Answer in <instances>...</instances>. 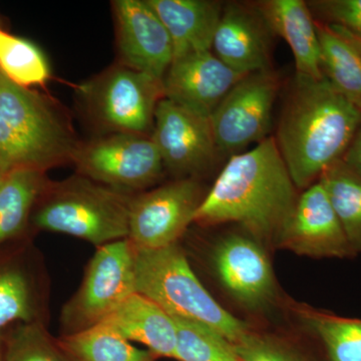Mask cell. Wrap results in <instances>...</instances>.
Masks as SVG:
<instances>
[{
	"instance_id": "4fadbf2b",
	"label": "cell",
	"mask_w": 361,
	"mask_h": 361,
	"mask_svg": "<svg viewBox=\"0 0 361 361\" xmlns=\"http://www.w3.org/2000/svg\"><path fill=\"white\" fill-rule=\"evenodd\" d=\"M121 65L163 80L172 65L167 28L147 0L113 1Z\"/></svg>"
},
{
	"instance_id": "603a6c76",
	"label": "cell",
	"mask_w": 361,
	"mask_h": 361,
	"mask_svg": "<svg viewBox=\"0 0 361 361\" xmlns=\"http://www.w3.org/2000/svg\"><path fill=\"white\" fill-rule=\"evenodd\" d=\"M318 180L326 191L353 254L361 252V173L339 160Z\"/></svg>"
},
{
	"instance_id": "f546056e",
	"label": "cell",
	"mask_w": 361,
	"mask_h": 361,
	"mask_svg": "<svg viewBox=\"0 0 361 361\" xmlns=\"http://www.w3.org/2000/svg\"><path fill=\"white\" fill-rule=\"evenodd\" d=\"M307 4L311 13L341 28L361 47V0H319Z\"/></svg>"
},
{
	"instance_id": "9c48e42d",
	"label": "cell",
	"mask_w": 361,
	"mask_h": 361,
	"mask_svg": "<svg viewBox=\"0 0 361 361\" xmlns=\"http://www.w3.org/2000/svg\"><path fill=\"white\" fill-rule=\"evenodd\" d=\"M280 85L269 68L244 75L229 90L210 116L220 153L236 155L267 139Z\"/></svg>"
},
{
	"instance_id": "7402d4cb",
	"label": "cell",
	"mask_w": 361,
	"mask_h": 361,
	"mask_svg": "<svg viewBox=\"0 0 361 361\" xmlns=\"http://www.w3.org/2000/svg\"><path fill=\"white\" fill-rule=\"evenodd\" d=\"M47 183L40 171L16 170L4 176L0 184V244L25 228Z\"/></svg>"
},
{
	"instance_id": "2e32d148",
	"label": "cell",
	"mask_w": 361,
	"mask_h": 361,
	"mask_svg": "<svg viewBox=\"0 0 361 361\" xmlns=\"http://www.w3.org/2000/svg\"><path fill=\"white\" fill-rule=\"evenodd\" d=\"M273 33L254 4H224L214 35V54L243 75L269 70Z\"/></svg>"
},
{
	"instance_id": "e0dca14e",
	"label": "cell",
	"mask_w": 361,
	"mask_h": 361,
	"mask_svg": "<svg viewBox=\"0 0 361 361\" xmlns=\"http://www.w3.org/2000/svg\"><path fill=\"white\" fill-rule=\"evenodd\" d=\"M273 35H279L293 54L297 75L324 78L316 21L307 2L302 0H265L256 2Z\"/></svg>"
},
{
	"instance_id": "4316f807",
	"label": "cell",
	"mask_w": 361,
	"mask_h": 361,
	"mask_svg": "<svg viewBox=\"0 0 361 361\" xmlns=\"http://www.w3.org/2000/svg\"><path fill=\"white\" fill-rule=\"evenodd\" d=\"M172 318L177 331L175 360L240 361L234 344L217 330L203 323Z\"/></svg>"
},
{
	"instance_id": "8fae6325",
	"label": "cell",
	"mask_w": 361,
	"mask_h": 361,
	"mask_svg": "<svg viewBox=\"0 0 361 361\" xmlns=\"http://www.w3.org/2000/svg\"><path fill=\"white\" fill-rule=\"evenodd\" d=\"M151 137L164 168L180 177L190 178L202 172L220 154L210 118L165 97L157 106Z\"/></svg>"
},
{
	"instance_id": "f1b7e54d",
	"label": "cell",
	"mask_w": 361,
	"mask_h": 361,
	"mask_svg": "<svg viewBox=\"0 0 361 361\" xmlns=\"http://www.w3.org/2000/svg\"><path fill=\"white\" fill-rule=\"evenodd\" d=\"M234 346L240 361H307L284 342L252 330Z\"/></svg>"
},
{
	"instance_id": "6da1fadb",
	"label": "cell",
	"mask_w": 361,
	"mask_h": 361,
	"mask_svg": "<svg viewBox=\"0 0 361 361\" xmlns=\"http://www.w3.org/2000/svg\"><path fill=\"white\" fill-rule=\"evenodd\" d=\"M298 197L275 137H268L255 148L232 155L204 197L194 223H238L261 243H276Z\"/></svg>"
},
{
	"instance_id": "cb8c5ba5",
	"label": "cell",
	"mask_w": 361,
	"mask_h": 361,
	"mask_svg": "<svg viewBox=\"0 0 361 361\" xmlns=\"http://www.w3.org/2000/svg\"><path fill=\"white\" fill-rule=\"evenodd\" d=\"M300 319L326 348L331 361H361V320L318 311H299Z\"/></svg>"
},
{
	"instance_id": "ffe728a7",
	"label": "cell",
	"mask_w": 361,
	"mask_h": 361,
	"mask_svg": "<svg viewBox=\"0 0 361 361\" xmlns=\"http://www.w3.org/2000/svg\"><path fill=\"white\" fill-rule=\"evenodd\" d=\"M320 61L330 85L361 111V47L355 39L329 23L316 21Z\"/></svg>"
},
{
	"instance_id": "4dcf8cb0",
	"label": "cell",
	"mask_w": 361,
	"mask_h": 361,
	"mask_svg": "<svg viewBox=\"0 0 361 361\" xmlns=\"http://www.w3.org/2000/svg\"><path fill=\"white\" fill-rule=\"evenodd\" d=\"M342 161L349 167L361 173V123Z\"/></svg>"
},
{
	"instance_id": "277c9868",
	"label": "cell",
	"mask_w": 361,
	"mask_h": 361,
	"mask_svg": "<svg viewBox=\"0 0 361 361\" xmlns=\"http://www.w3.org/2000/svg\"><path fill=\"white\" fill-rule=\"evenodd\" d=\"M135 291L172 317L208 325L233 344L251 327L228 312L195 274L178 244L160 249H135Z\"/></svg>"
},
{
	"instance_id": "ba28073f",
	"label": "cell",
	"mask_w": 361,
	"mask_h": 361,
	"mask_svg": "<svg viewBox=\"0 0 361 361\" xmlns=\"http://www.w3.org/2000/svg\"><path fill=\"white\" fill-rule=\"evenodd\" d=\"M73 163L80 175L125 193L152 186L164 169L151 135L121 133L80 144Z\"/></svg>"
},
{
	"instance_id": "44dd1931",
	"label": "cell",
	"mask_w": 361,
	"mask_h": 361,
	"mask_svg": "<svg viewBox=\"0 0 361 361\" xmlns=\"http://www.w3.org/2000/svg\"><path fill=\"white\" fill-rule=\"evenodd\" d=\"M59 345L73 361H154L151 351L135 348L104 324L63 334Z\"/></svg>"
},
{
	"instance_id": "d6a6232c",
	"label": "cell",
	"mask_w": 361,
	"mask_h": 361,
	"mask_svg": "<svg viewBox=\"0 0 361 361\" xmlns=\"http://www.w3.org/2000/svg\"><path fill=\"white\" fill-rule=\"evenodd\" d=\"M6 174H4V173H0V184H1L2 180H4V176Z\"/></svg>"
},
{
	"instance_id": "30bf717a",
	"label": "cell",
	"mask_w": 361,
	"mask_h": 361,
	"mask_svg": "<svg viewBox=\"0 0 361 361\" xmlns=\"http://www.w3.org/2000/svg\"><path fill=\"white\" fill-rule=\"evenodd\" d=\"M200 184L183 178L133 198L129 236L135 249H160L177 244L194 222L204 199Z\"/></svg>"
},
{
	"instance_id": "d6986e66",
	"label": "cell",
	"mask_w": 361,
	"mask_h": 361,
	"mask_svg": "<svg viewBox=\"0 0 361 361\" xmlns=\"http://www.w3.org/2000/svg\"><path fill=\"white\" fill-rule=\"evenodd\" d=\"M102 324L130 342L144 344L157 357L175 360L177 331L172 316L141 294L130 295Z\"/></svg>"
},
{
	"instance_id": "9a60e30c",
	"label": "cell",
	"mask_w": 361,
	"mask_h": 361,
	"mask_svg": "<svg viewBox=\"0 0 361 361\" xmlns=\"http://www.w3.org/2000/svg\"><path fill=\"white\" fill-rule=\"evenodd\" d=\"M212 51L189 54L172 61L163 78L164 96L188 110L209 116L244 77Z\"/></svg>"
},
{
	"instance_id": "3957f363",
	"label": "cell",
	"mask_w": 361,
	"mask_h": 361,
	"mask_svg": "<svg viewBox=\"0 0 361 361\" xmlns=\"http://www.w3.org/2000/svg\"><path fill=\"white\" fill-rule=\"evenodd\" d=\"M80 144L54 101L13 84L0 71V173L45 172L73 163Z\"/></svg>"
},
{
	"instance_id": "7c38bea8",
	"label": "cell",
	"mask_w": 361,
	"mask_h": 361,
	"mask_svg": "<svg viewBox=\"0 0 361 361\" xmlns=\"http://www.w3.org/2000/svg\"><path fill=\"white\" fill-rule=\"evenodd\" d=\"M218 281L244 308L264 310L276 297L274 272L263 244L248 235L231 234L218 241L211 253Z\"/></svg>"
},
{
	"instance_id": "d4e9b609",
	"label": "cell",
	"mask_w": 361,
	"mask_h": 361,
	"mask_svg": "<svg viewBox=\"0 0 361 361\" xmlns=\"http://www.w3.org/2000/svg\"><path fill=\"white\" fill-rule=\"evenodd\" d=\"M0 71L13 84L44 85L51 73L42 51L30 40L0 30Z\"/></svg>"
},
{
	"instance_id": "5b68a950",
	"label": "cell",
	"mask_w": 361,
	"mask_h": 361,
	"mask_svg": "<svg viewBox=\"0 0 361 361\" xmlns=\"http://www.w3.org/2000/svg\"><path fill=\"white\" fill-rule=\"evenodd\" d=\"M33 222L45 231L61 233L97 247L129 236L130 204L125 192L75 176L47 183Z\"/></svg>"
},
{
	"instance_id": "52a82bcc",
	"label": "cell",
	"mask_w": 361,
	"mask_h": 361,
	"mask_svg": "<svg viewBox=\"0 0 361 361\" xmlns=\"http://www.w3.org/2000/svg\"><path fill=\"white\" fill-rule=\"evenodd\" d=\"M135 247L129 239L101 247L90 259L84 280L63 306L65 334L96 326L135 291Z\"/></svg>"
},
{
	"instance_id": "7a4b0ae2",
	"label": "cell",
	"mask_w": 361,
	"mask_h": 361,
	"mask_svg": "<svg viewBox=\"0 0 361 361\" xmlns=\"http://www.w3.org/2000/svg\"><path fill=\"white\" fill-rule=\"evenodd\" d=\"M361 123V111L326 78L297 75L290 85L276 141L297 189H307L342 160Z\"/></svg>"
},
{
	"instance_id": "1f68e13d",
	"label": "cell",
	"mask_w": 361,
	"mask_h": 361,
	"mask_svg": "<svg viewBox=\"0 0 361 361\" xmlns=\"http://www.w3.org/2000/svg\"><path fill=\"white\" fill-rule=\"evenodd\" d=\"M0 361H4V334H0Z\"/></svg>"
},
{
	"instance_id": "5bb4252c",
	"label": "cell",
	"mask_w": 361,
	"mask_h": 361,
	"mask_svg": "<svg viewBox=\"0 0 361 361\" xmlns=\"http://www.w3.org/2000/svg\"><path fill=\"white\" fill-rule=\"evenodd\" d=\"M275 245L314 258H344L353 254L319 180L299 195L295 209Z\"/></svg>"
},
{
	"instance_id": "8992f818",
	"label": "cell",
	"mask_w": 361,
	"mask_h": 361,
	"mask_svg": "<svg viewBox=\"0 0 361 361\" xmlns=\"http://www.w3.org/2000/svg\"><path fill=\"white\" fill-rule=\"evenodd\" d=\"M90 115L104 129L149 135L157 106L163 99V80L118 63L82 87Z\"/></svg>"
},
{
	"instance_id": "ac0fdd59",
	"label": "cell",
	"mask_w": 361,
	"mask_h": 361,
	"mask_svg": "<svg viewBox=\"0 0 361 361\" xmlns=\"http://www.w3.org/2000/svg\"><path fill=\"white\" fill-rule=\"evenodd\" d=\"M167 28L175 59L210 51L224 4L211 0H147Z\"/></svg>"
},
{
	"instance_id": "484cf974",
	"label": "cell",
	"mask_w": 361,
	"mask_h": 361,
	"mask_svg": "<svg viewBox=\"0 0 361 361\" xmlns=\"http://www.w3.org/2000/svg\"><path fill=\"white\" fill-rule=\"evenodd\" d=\"M37 293L32 278L20 264H0V330L37 319Z\"/></svg>"
},
{
	"instance_id": "83f0119b",
	"label": "cell",
	"mask_w": 361,
	"mask_h": 361,
	"mask_svg": "<svg viewBox=\"0 0 361 361\" xmlns=\"http://www.w3.org/2000/svg\"><path fill=\"white\" fill-rule=\"evenodd\" d=\"M4 344V361H73L39 322L18 324Z\"/></svg>"
}]
</instances>
